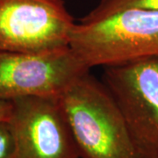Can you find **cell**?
<instances>
[{"mask_svg":"<svg viewBox=\"0 0 158 158\" xmlns=\"http://www.w3.org/2000/svg\"><path fill=\"white\" fill-rule=\"evenodd\" d=\"M81 158H138L123 116L103 82L89 71L57 98Z\"/></svg>","mask_w":158,"mask_h":158,"instance_id":"cell-1","label":"cell"},{"mask_svg":"<svg viewBox=\"0 0 158 158\" xmlns=\"http://www.w3.org/2000/svg\"><path fill=\"white\" fill-rule=\"evenodd\" d=\"M69 48L89 69L158 57V11L129 9L76 24Z\"/></svg>","mask_w":158,"mask_h":158,"instance_id":"cell-2","label":"cell"},{"mask_svg":"<svg viewBox=\"0 0 158 158\" xmlns=\"http://www.w3.org/2000/svg\"><path fill=\"white\" fill-rule=\"evenodd\" d=\"M102 82L120 110L138 158H158V57L106 66Z\"/></svg>","mask_w":158,"mask_h":158,"instance_id":"cell-3","label":"cell"},{"mask_svg":"<svg viewBox=\"0 0 158 158\" xmlns=\"http://www.w3.org/2000/svg\"><path fill=\"white\" fill-rule=\"evenodd\" d=\"M56 0H0V51L39 53L69 46L76 27Z\"/></svg>","mask_w":158,"mask_h":158,"instance_id":"cell-4","label":"cell"},{"mask_svg":"<svg viewBox=\"0 0 158 158\" xmlns=\"http://www.w3.org/2000/svg\"><path fill=\"white\" fill-rule=\"evenodd\" d=\"M89 70L69 46L39 53L0 51V98H58Z\"/></svg>","mask_w":158,"mask_h":158,"instance_id":"cell-5","label":"cell"},{"mask_svg":"<svg viewBox=\"0 0 158 158\" xmlns=\"http://www.w3.org/2000/svg\"><path fill=\"white\" fill-rule=\"evenodd\" d=\"M11 102L15 158H81L57 98L25 97Z\"/></svg>","mask_w":158,"mask_h":158,"instance_id":"cell-6","label":"cell"},{"mask_svg":"<svg viewBox=\"0 0 158 158\" xmlns=\"http://www.w3.org/2000/svg\"><path fill=\"white\" fill-rule=\"evenodd\" d=\"M129 9L158 11V0H100L98 6L81 19V23H91Z\"/></svg>","mask_w":158,"mask_h":158,"instance_id":"cell-7","label":"cell"},{"mask_svg":"<svg viewBox=\"0 0 158 158\" xmlns=\"http://www.w3.org/2000/svg\"><path fill=\"white\" fill-rule=\"evenodd\" d=\"M0 158H15V142L9 122H0Z\"/></svg>","mask_w":158,"mask_h":158,"instance_id":"cell-8","label":"cell"},{"mask_svg":"<svg viewBox=\"0 0 158 158\" xmlns=\"http://www.w3.org/2000/svg\"><path fill=\"white\" fill-rule=\"evenodd\" d=\"M12 110V102L0 98V122H10Z\"/></svg>","mask_w":158,"mask_h":158,"instance_id":"cell-9","label":"cell"},{"mask_svg":"<svg viewBox=\"0 0 158 158\" xmlns=\"http://www.w3.org/2000/svg\"><path fill=\"white\" fill-rule=\"evenodd\" d=\"M56 1H63V0H56Z\"/></svg>","mask_w":158,"mask_h":158,"instance_id":"cell-10","label":"cell"}]
</instances>
